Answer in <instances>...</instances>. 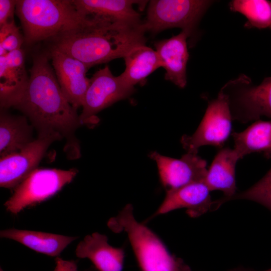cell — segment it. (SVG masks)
Segmentation results:
<instances>
[{"label": "cell", "mask_w": 271, "mask_h": 271, "mask_svg": "<svg viewBox=\"0 0 271 271\" xmlns=\"http://www.w3.org/2000/svg\"><path fill=\"white\" fill-rule=\"evenodd\" d=\"M244 199L257 202L271 211V168L258 182L248 189L236 193L226 201Z\"/></svg>", "instance_id": "cb8c5ba5"}, {"label": "cell", "mask_w": 271, "mask_h": 271, "mask_svg": "<svg viewBox=\"0 0 271 271\" xmlns=\"http://www.w3.org/2000/svg\"><path fill=\"white\" fill-rule=\"evenodd\" d=\"M57 81L66 98L75 109L82 106L91 82L87 66L79 60L56 49L48 52Z\"/></svg>", "instance_id": "8fae6325"}, {"label": "cell", "mask_w": 271, "mask_h": 271, "mask_svg": "<svg viewBox=\"0 0 271 271\" xmlns=\"http://www.w3.org/2000/svg\"><path fill=\"white\" fill-rule=\"evenodd\" d=\"M0 271H4V270L2 269V267H1V268H0Z\"/></svg>", "instance_id": "f546056e"}, {"label": "cell", "mask_w": 271, "mask_h": 271, "mask_svg": "<svg viewBox=\"0 0 271 271\" xmlns=\"http://www.w3.org/2000/svg\"><path fill=\"white\" fill-rule=\"evenodd\" d=\"M17 0H0V26L14 22Z\"/></svg>", "instance_id": "484cf974"}, {"label": "cell", "mask_w": 271, "mask_h": 271, "mask_svg": "<svg viewBox=\"0 0 271 271\" xmlns=\"http://www.w3.org/2000/svg\"><path fill=\"white\" fill-rule=\"evenodd\" d=\"M75 169H37L15 189L4 203L7 211L17 214L25 208L41 203L54 195L76 176Z\"/></svg>", "instance_id": "52a82bcc"}, {"label": "cell", "mask_w": 271, "mask_h": 271, "mask_svg": "<svg viewBox=\"0 0 271 271\" xmlns=\"http://www.w3.org/2000/svg\"><path fill=\"white\" fill-rule=\"evenodd\" d=\"M213 2L208 0L151 1L144 25L147 31L153 33L180 28L191 36Z\"/></svg>", "instance_id": "8992f818"}, {"label": "cell", "mask_w": 271, "mask_h": 271, "mask_svg": "<svg viewBox=\"0 0 271 271\" xmlns=\"http://www.w3.org/2000/svg\"><path fill=\"white\" fill-rule=\"evenodd\" d=\"M83 15L116 22L141 24L140 14L133 5H145L147 1L134 0H72Z\"/></svg>", "instance_id": "ac0fdd59"}, {"label": "cell", "mask_w": 271, "mask_h": 271, "mask_svg": "<svg viewBox=\"0 0 271 271\" xmlns=\"http://www.w3.org/2000/svg\"><path fill=\"white\" fill-rule=\"evenodd\" d=\"M84 271H98L93 265L85 269Z\"/></svg>", "instance_id": "f1b7e54d"}, {"label": "cell", "mask_w": 271, "mask_h": 271, "mask_svg": "<svg viewBox=\"0 0 271 271\" xmlns=\"http://www.w3.org/2000/svg\"><path fill=\"white\" fill-rule=\"evenodd\" d=\"M150 157L157 164L160 181L166 191L204 182L207 163L197 154L187 153L178 159L153 152Z\"/></svg>", "instance_id": "7c38bea8"}, {"label": "cell", "mask_w": 271, "mask_h": 271, "mask_svg": "<svg viewBox=\"0 0 271 271\" xmlns=\"http://www.w3.org/2000/svg\"><path fill=\"white\" fill-rule=\"evenodd\" d=\"M123 58L125 69L120 76L127 84L133 87L137 84H144L150 74L162 67L156 50L146 45L133 48Z\"/></svg>", "instance_id": "7402d4cb"}, {"label": "cell", "mask_w": 271, "mask_h": 271, "mask_svg": "<svg viewBox=\"0 0 271 271\" xmlns=\"http://www.w3.org/2000/svg\"><path fill=\"white\" fill-rule=\"evenodd\" d=\"M190 35L182 31L170 38L155 42L162 67L166 70L165 79L183 88L187 84L186 67L189 59L187 39Z\"/></svg>", "instance_id": "5bb4252c"}, {"label": "cell", "mask_w": 271, "mask_h": 271, "mask_svg": "<svg viewBox=\"0 0 271 271\" xmlns=\"http://www.w3.org/2000/svg\"><path fill=\"white\" fill-rule=\"evenodd\" d=\"M240 159L234 149H221L216 154L210 166L204 183L210 191L220 190L224 196L213 201L212 210L218 208L236 193L235 167Z\"/></svg>", "instance_id": "e0dca14e"}, {"label": "cell", "mask_w": 271, "mask_h": 271, "mask_svg": "<svg viewBox=\"0 0 271 271\" xmlns=\"http://www.w3.org/2000/svg\"><path fill=\"white\" fill-rule=\"evenodd\" d=\"M48 53L35 55L26 88L12 107L21 111L38 131H54L66 140L70 159L80 155L75 131L82 125L77 110L69 103L57 81Z\"/></svg>", "instance_id": "6da1fadb"}, {"label": "cell", "mask_w": 271, "mask_h": 271, "mask_svg": "<svg viewBox=\"0 0 271 271\" xmlns=\"http://www.w3.org/2000/svg\"><path fill=\"white\" fill-rule=\"evenodd\" d=\"M210 190L204 182H194L180 188L166 191L162 204L145 222L174 210L185 208L188 215L198 217L212 211L213 201Z\"/></svg>", "instance_id": "4fadbf2b"}, {"label": "cell", "mask_w": 271, "mask_h": 271, "mask_svg": "<svg viewBox=\"0 0 271 271\" xmlns=\"http://www.w3.org/2000/svg\"><path fill=\"white\" fill-rule=\"evenodd\" d=\"M219 93L227 100L232 120L246 123L262 117L271 118V76L254 85L248 76L241 74L227 82Z\"/></svg>", "instance_id": "5b68a950"}, {"label": "cell", "mask_w": 271, "mask_h": 271, "mask_svg": "<svg viewBox=\"0 0 271 271\" xmlns=\"http://www.w3.org/2000/svg\"><path fill=\"white\" fill-rule=\"evenodd\" d=\"M0 236L14 240L36 252L52 257L59 256L68 245L79 238L16 228L1 230Z\"/></svg>", "instance_id": "d6986e66"}, {"label": "cell", "mask_w": 271, "mask_h": 271, "mask_svg": "<svg viewBox=\"0 0 271 271\" xmlns=\"http://www.w3.org/2000/svg\"><path fill=\"white\" fill-rule=\"evenodd\" d=\"M29 77L25 65V55L21 48L0 56V106L12 107L28 84Z\"/></svg>", "instance_id": "9a60e30c"}, {"label": "cell", "mask_w": 271, "mask_h": 271, "mask_svg": "<svg viewBox=\"0 0 271 271\" xmlns=\"http://www.w3.org/2000/svg\"><path fill=\"white\" fill-rule=\"evenodd\" d=\"M106 235L98 232L87 235L77 245L75 254L90 260L98 271H122L124 249L110 245Z\"/></svg>", "instance_id": "2e32d148"}, {"label": "cell", "mask_w": 271, "mask_h": 271, "mask_svg": "<svg viewBox=\"0 0 271 271\" xmlns=\"http://www.w3.org/2000/svg\"><path fill=\"white\" fill-rule=\"evenodd\" d=\"M134 91L121 77L114 76L107 65L97 71L91 78L79 115L82 124L92 123L96 114L113 103L126 98Z\"/></svg>", "instance_id": "30bf717a"}, {"label": "cell", "mask_w": 271, "mask_h": 271, "mask_svg": "<svg viewBox=\"0 0 271 271\" xmlns=\"http://www.w3.org/2000/svg\"><path fill=\"white\" fill-rule=\"evenodd\" d=\"M61 139L54 131L39 132L38 138L20 151L1 158V187L14 190L37 169L50 146Z\"/></svg>", "instance_id": "ba28073f"}, {"label": "cell", "mask_w": 271, "mask_h": 271, "mask_svg": "<svg viewBox=\"0 0 271 271\" xmlns=\"http://www.w3.org/2000/svg\"><path fill=\"white\" fill-rule=\"evenodd\" d=\"M88 26L50 41V48L83 62L88 68L123 58L133 48L145 45L144 23L132 24L94 17Z\"/></svg>", "instance_id": "7a4b0ae2"}, {"label": "cell", "mask_w": 271, "mask_h": 271, "mask_svg": "<svg viewBox=\"0 0 271 271\" xmlns=\"http://www.w3.org/2000/svg\"><path fill=\"white\" fill-rule=\"evenodd\" d=\"M56 266L53 271H78L77 263L73 260H64L59 256L55 259Z\"/></svg>", "instance_id": "4316f807"}, {"label": "cell", "mask_w": 271, "mask_h": 271, "mask_svg": "<svg viewBox=\"0 0 271 271\" xmlns=\"http://www.w3.org/2000/svg\"><path fill=\"white\" fill-rule=\"evenodd\" d=\"M24 38L15 21L0 26V56L21 48Z\"/></svg>", "instance_id": "d4e9b609"}, {"label": "cell", "mask_w": 271, "mask_h": 271, "mask_svg": "<svg viewBox=\"0 0 271 271\" xmlns=\"http://www.w3.org/2000/svg\"><path fill=\"white\" fill-rule=\"evenodd\" d=\"M232 117L225 96L218 93L216 98L208 103L204 115L195 132L184 135L181 140L188 153L197 154L199 148L206 145L222 147L231 130Z\"/></svg>", "instance_id": "9c48e42d"}, {"label": "cell", "mask_w": 271, "mask_h": 271, "mask_svg": "<svg viewBox=\"0 0 271 271\" xmlns=\"http://www.w3.org/2000/svg\"><path fill=\"white\" fill-rule=\"evenodd\" d=\"M230 10L246 17L244 27L259 29L271 27V1L266 0H233Z\"/></svg>", "instance_id": "603a6c76"}, {"label": "cell", "mask_w": 271, "mask_h": 271, "mask_svg": "<svg viewBox=\"0 0 271 271\" xmlns=\"http://www.w3.org/2000/svg\"><path fill=\"white\" fill-rule=\"evenodd\" d=\"M33 125L25 115H14L1 108V158L20 151L33 139Z\"/></svg>", "instance_id": "ffe728a7"}, {"label": "cell", "mask_w": 271, "mask_h": 271, "mask_svg": "<svg viewBox=\"0 0 271 271\" xmlns=\"http://www.w3.org/2000/svg\"><path fill=\"white\" fill-rule=\"evenodd\" d=\"M234 149L240 159L253 153H262L271 159V119L255 121L246 129L232 134Z\"/></svg>", "instance_id": "44dd1931"}, {"label": "cell", "mask_w": 271, "mask_h": 271, "mask_svg": "<svg viewBox=\"0 0 271 271\" xmlns=\"http://www.w3.org/2000/svg\"><path fill=\"white\" fill-rule=\"evenodd\" d=\"M107 225L114 233L126 234L141 271H192L181 258L170 253L154 232L137 221L131 204L111 217Z\"/></svg>", "instance_id": "277c9868"}, {"label": "cell", "mask_w": 271, "mask_h": 271, "mask_svg": "<svg viewBox=\"0 0 271 271\" xmlns=\"http://www.w3.org/2000/svg\"><path fill=\"white\" fill-rule=\"evenodd\" d=\"M16 13L28 46L77 31L94 21L81 14L72 0H17Z\"/></svg>", "instance_id": "3957f363"}, {"label": "cell", "mask_w": 271, "mask_h": 271, "mask_svg": "<svg viewBox=\"0 0 271 271\" xmlns=\"http://www.w3.org/2000/svg\"><path fill=\"white\" fill-rule=\"evenodd\" d=\"M270 28H271V27H270Z\"/></svg>", "instance_id": "4dcf8cb0"}, {"label": "cell", "mask_w": 271, "mask_h": 271, "mask_svg": "<svg viewBox=\"0 0 271 271\" xmlns=\"http://www.w3.org/2000/svg\"><path fill=\"white\" fill-rule=\"evenodd\" d=\"M229 271H255V270H251V269H245V268H237L231 269V270H230ZM264 271H271V268L268 269L264 270Z\"/></svg>", "instance_id": "83f0119b"}]
</instances>
